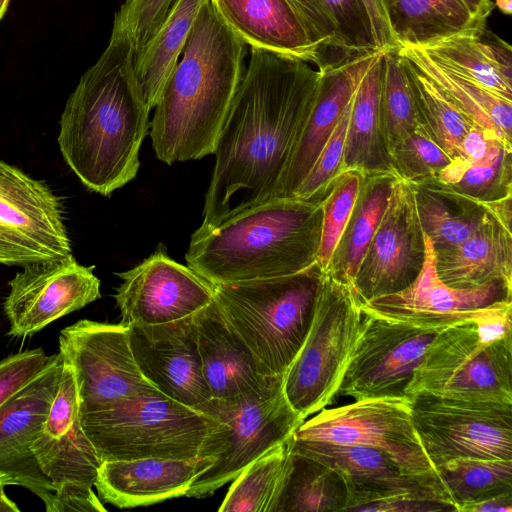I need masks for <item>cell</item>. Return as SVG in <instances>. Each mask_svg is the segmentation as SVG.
Instances as JSON below:
<instances>
[{
	"label": "cell",
	"mask_w": 512,
	"mask_h": 512,
	"mask_svg": "<svg viewBox=\"0 0 512 512\" xmlns=\"http://www.w3.org/2000/svg\"><path fill=\"white\" fill-rule=\"evenodd\" d=\"M200 411L217 421L200 453L214 461L192 482L186 497L214 493L250 463L287 441L304 421L285 397L283 376H271L259 388L237 398L211 399Z\"/></svg>",
	"instance_id": "7"
},
{
	"label": "cell",
	"mask_w": 512,
	"mask_h": 512,
	"mask_svg": "<svg viewBox=\"0 0 512 512\" xmlns=\"http://www.w3.org/2000/svg\"><path fill=\"white\" fill-rule=\"evenodd\" d=\"M9 4V0H0V20L2 19L6 9H7V6Z\"/></svg>",
	"instance_id": "54"
},
{
	"label": "cell",
	"mask_w": 512,
	"mask_h": 512,
	"mask_svg": "<svg viewBox=\"0 0 512 512\" xmlns=\"http://www.w3.org/2000/svg\"><path fill=\"white\" fill-rule=\"evenodd\" d=\"M504 148L512 150L493 133L473 125L461 140L459 158L478 164L492 160Z\"/></svg>",
	"instance_id": "47"
},
{
	"label": "cell",
	"mask_w": 512,
	"mask_h": 512,
	"mask_svg": "<svg viewBox=\"0 0 512 512\" xmlns=\"http://www.w3.org/2000/svg\"><path fill=\"white\" fill-rule=\"evenodd\" d=\"M424 259L425 233L414 188L411 182L398 177L352 290L360 304L401 291L416 279Z\"/></svg>",
	"instance_id": "17"
},
{
	"label": "cell",
	"mask_w": 512,
	"mask_h": 512,
	"mask_svg": "<svg viewBox=\"0 0 512 512\" xmlns=\"http://www.w3.org/2000/svg\"><path fill=\"white\" fill-rule=\"evenodd\" d=\"M192 317L129 325L130 346L147 381L166 397L200 411L212 397L202 374Z\"/></svg>",
	"instance_id": "22"
},
{
	"label": "cell",
	"mask_w": 512,
	"mask_h": 512,
	"mask_svg": "<svg viewBox=\"0 0 512 512\" xmlns=\"http://www.w3.org/2000/svg\"><path fill=\"white\" fill-rule=\"evenodd\" d=\"M300 13L303 15L305 20H308L312 14L311 0H291Z\"/></svg>",
	"instance_id": "52"
},
{
	"label": "cell",
	"mask_w": 512,
	"mask_h": 512,
	"mask_svg": "<svg viewBox=\"0 0 512 512\" xmlns=\"http://www.w3.org/2000/svg\"><path fill=\"white\" fill-rule=\"evenodd\" d=\"M400 57L413 91L421 126L452 159L459 158L461 140L474 124L410 60Z\"/></svg>",
	"instance_id": "38"
},
{
	"label": "cell",
	"mask_w": 512,
	"mask_h": 512,
	"mask_svg": "<svg viewBox=\"0 0 512 512\" xmlns=\"http://www.w3.org/2000/svg\"><path fill=\"white\" fill-rule=\"evenodd\" d=\"M380 119L389 158L398 144L421 125L413 91L397 50L383 54Z\"/></svg>",
	"instance_id": "39"
},
{
	"label": "cell",
	"mask_w": 512,
	"mask_h": 512,
	"mask_svg": "<svg viewBox=\"0 0 512 512\" xmlns=\"http://www.w3.org/2000/svg\"><path fill=\"white\" fill-rule=\"evenodd\" d=\"M59 353L74 371L80 415L158 391L135 361L129 325L79 320L61 330Z\"/></svg>",
	"instance_id": "14"
},
{
	"label": "cell",
	"mask_w": 512,
	"mask_h": 512,
	"mask_svg": "<svg viewBox=\"0 0 512 512\" xmlns=\"http://www.w3.org/2000/svg\"><path fill=\"white\" fill-rule=\"evenodd\" d=\"M421 49L441 66L512 101V49L486 28Z\"/></svg>",
	"instance_id": "28"
},
{
	"label": "cell",
	"mask_w": 512,
	"mask_h": 512,
	"mask_svg": "<svg viewBox=\"0 0 512 512\" xmlns=\"http://www.w3.org/2000/svg\"><path fill=\"white\" fill-rule=\"evenodd\" d=\"M437 472L457 512L512 493V460L456 458L438 467Z\"/></svg>",
	"instance_id": "37"
},
{
	"label": "cell",
	"mask_w": 512,
	"mask_h": 512,
	"mask_svg": "<svg viewBox=\"0 0 512 512\" xmlns=\"http://www.w3.org/2000/svg\"><path fill=\"white\" fill-rule=\"evenodd\" d=\"M438 332L364 314L338 393L355 401L406 397V388Z\"/></svg>",
	"instance_id": "16"
},
{
	"label": "cell",
	"mask_w": 512,
	"mask_h": 512,
	"mask_svg": "<svg viewBox=\"0 0 512 512\" xmlns=\"http://www.w3.org/2000/svg\"><path fill=\"white\" fill-rule=\"evenodd\" d=\"M511 153L504 148L492 160L468 164L455 184L442 187L480 204L512 196Z\"/></svg>",
	"instance_id": "43"
},
{
	"label": "cell",
	"mask_w": 512,
	"mask_h": 512,
	"mask_svg": "<svg viewBox=\"0 0 512 512\" xmlns=\"http://www.w3.org/2000/svg\"><path fill=\"white\" fill-rule=\"evenodd\" d=\"M377 51L321 67L322 78L314 107L280 180L276 198H293L350 103Z\"/></svg>",
	"instance_id": "24"
},
{
	"label": "cell",
	"mask_w": 512,
	"mask_h": 512,
	"mask_svg": "<svg viewBox=\"0 0 512 512\" xmlns=\"http://www.w3.org/2000/svg\"><path fill=\"white\" fill-rule=\"evenodd\" d=\"M351 102L342 113L309 173L296 190L293 198L322 200L329 186L340 172L348 130Z\"/></svg>",
	"instance_id": "44"
},
{
	"label": "cell",
	"mask_w": 512,
	"mask_h": 512,
	"mask_svg": "<svg viewBox=\"0 0 512 512\" xmlns=\"http://www.w3.org/2000/svg\"><path fill=\"white\" fill-rule=\"evenodd\" d=\"M439 278L453 288L468 289L494 282L512 285L511 227L491 212L459 245L435 253Z\"/></svg>",
	"instance_id": "27"
},
{
	"label": "cell",
	"mask_w": 512,
	"mask_h": 512,
	"mask_svg": "<svg viewBox=\"0 0 512 512\" xmlns=\"http://www.w3.org/2000/svg\"><path fill=\"white\" fill-rule=\"evenodd\" d=\"M322 200L276 198L199 227L187 266L213 285L282 277L316 265Z\"/></svg>",
	"instance_id": "4"
},
{
	"label": "cell",
	"mask_w": 512,
	"mask_h": 512,
	"mask_svg": "<svg viewBox=\"0 0 512 512\" xmlns=\"http://www.w3.org/2000/svg\"><path fill=\"white\" fill-rule=\"evenodd\" d=\"M62 364L60 353L53 354L33 380L0 405V475L8 485L22 486L39 497L47 512H56V492L31 445L49 413Z\"/></svg>",
	"instance_id": "21"
},
{
	"label": "cell",
	"mask_w": 512,
	"mask_h": 512,
	"mask_svg": "<svg viewBox=\"0 0 512 512\" xmlns=\"http://www.w3.org/2000/svg\"><path fill=\"white\" fill-rule=\"evenodd\" d=\"M397 178L394 173L364 175L352 214L324 272L351 289Z\"/></svg>",
	"instance_id": "33"
},
{
	"label": "cell",
	"mask_w": 512,
	"mask_h": 512,
	"mask_svg": "<svg viewBox=\"0 0 512 512\" xmlns=\"http://www.w3.org/2000/svg\"><path fill=\"white\" fill-rule=\"evenodd\" d=\"M244 55L245 43L207 0L154 107L149 135L160 161L172 165L214 153Z\"/></svg>",
	"instance_id": "3"
},
{
	"label": "cell",
	"mask_w": 512,
	"mask_h": 512,
	"mask_svg": "<svg viewBox=\"0 0 512 512\" xmlns=\"http://www.w3.org/2000/svg\"><path fill=\"white\" fill-rule=\"evenodd\" d=\"M397 52L417 69L471 122L512 148V101L441 66L421 48L406 46Z\"/></svg>",
	"instance_id": "31"
},
{
	"label": "cell",
	"mask_w": 512,
	"mask_h": 512,
	"mask_svg": "<svg viewBox=\"0 0 512 512\" xmlns=\"http://www.w3.org/2000/svg\"><path fill=\"white\" fill-rule=\"evenodd\" d=\"M31 449L55 489L56 512L107 511L92 490L101 461L82 428L75 374L64 359L56 394Z\"/></svg>",
	"instance_id": "11"
},
{
	"label": "cell",
	"mask_w": 512,
	"mask_h": 512,
	"mask_svg": "<svg viewBox=\"0 0 512 512\" xmlns=\"http://www.w3.org/2000/svg\"><path fill=\"white\" fill-rule=\"evenodd\" d=\"M369 16L378 50H397L381 0H362Z\"/></svg>",
	"instance_id": "48"
},
{
	"label": "cell",
	"mask_w": 512,
	"mask_h": 512,
	"mask_svg": "<svg viewBox=\"0 0 512 512\" xmlns=\"http://www.w3.org/2000/svg\"><path fill=\"white\" fill-rule=\"evenodd\" d=\"M202 374L212 399L229 400L262 386L271 376L213 301L192 317Z\"/></svg>",
	"instance_id": "26"
},
{
	"label": "cell",
	"mask_w": 512,
	"mask_h": 512,
	"mask_svg": "<svg viewBox=\"0 0 512 512\" xmlns=\"http://www.w3.org/2000/svg\"><path fill=\"white\" fill-rule=\"evenodd\" d=\"M360 306L364 314L435 331L475 323L480 338L488 342L512 334V285L448 286L437 274L435 251L426 235L425 259L416 279L401 291Z\"/></svg>",
	"instance_id": "9"
},
{
	"label": "cell",
	"mask_w": 512,
	"mask_h": 512,
	"mask_svg": "<svg viewBox=\"0 0 512 512\" xmlns=\"http://www.w3.org/2000/svg\"><path fill=\"white\" fill-rule=\"evenodd\" d=\"M292 437L380 449L406 473L441 482L417 435L410 400L406 397L369 398L324 408L308 421H303Z\"/></svg>",
	"instance_id": "12"
},
{
	"label": "cell",
	"mask_w": 512,
	"mask_h": 512,
	"mask_svg": "<svg viewBox=\"0 0 512 512\" xmlns=\"http://www.w3.org/2000/svg\"><path fill=\"white\" fill-rule=\"evenodd\" d=\"M461 2L475 19L485 23L494 6L491 0H461Z\"/></svg>",
	"instance_id": "50"
},
{
	"label": "cell",
	"mask_w": 512,
	"mask_h": 512,
	"mask_svg": "<svg viewBox=\"0 0 512 512\" xmlns=\"http://www.w3.org/2000/svg\"><path fill=\"white\" fill-rule=\"evenodd\" d=\"M397 46L426 47L460 34L480 33L486 23L475 19L461 0H381Z\"/></svg>",
	"instance_id": "30"
},
{
	"label": "cell",
	"mask_w": 512,
	"mask_h": 512,
	"mask_svg": "<svg viewBox=\"0 0 512 512\" xmlns=\"http://www.w3.org/2000/svg\"><path fill=\"white\" fill-rule=\"evenodd\" d=\"M316 2L335 27L337 48L343 58L378 50L362 0H316Z\"/></svg>",
	"instance_id": "42"
},
{
	"label": "cell",
	"mask_w": 512,
	"mask_h": 512,
	"mask_svg": "<svg viewBox=\"0 0 512 512\" xmlns=\"http://www.w3.org/2000/svg\"><path fill=\"white\" fill-rule=\"evenodd\" d=\"M324 272L214 285L221 313L270 376H283L308 334Z\"/></svg>",
	"instance_id": "5"
},
{
	"label": "cell",
	"mask_w": 512,
	"mask_h": 512,
	"mask_svg": "<svg viewBox=\"0 0 512 512\" xmlns=\"http://www.w3.org/2000/svg\"><path fill=\"white\" fill-rule=\"evenodd\" d=\"M23 268L9 281L3 303L12 337L30 336L101 297L94 266L79 264L72 253Z\"/></svg>",
	"instance_id": "18"
},
{
	"label": "cell",
	"mask_w": 512,
	"mask_h": 512,
	"mask_svg": "<svg viewBox=\"0 0 512 512\" xmlns=\"http://www.w3.org/2000/svg\"><path fill=\"white\" fill-rule=\"evenodd\" d=\"M290 438L250 463L234 479L218 511H274L289 467Z\"/></svg>",
	"instance_id": "36"
},
{
	"label": "cell",
	"mask_w": 512,
	"mask_h": 512,
	"mask_svg": "<svg viewBox=\"0 0 512 512\" xmlns=\"http://www.w3.org/2000/svg\"><path fill=\"white\" fill-rule=\"evenodd\" d=\"M363 316L353 290L324 273L308 334L283 375L285 397L304 420L338 393Z\"/></svg>",
	"instance_id": "8"
},
{
	"label": "cell",
	"mask_w": 512,
	"mask_h": 512,
	"mask_svg": "<svg viewBox=\"0 0 512 512\" xmlns=\"http://www.w3.org/2000/svg\"><path fill=\"white\" fill-rule=\"evenodd\" d=\"M226 25L245 44L327 65L321 45L291 0H210Z\"/></svg>",
	"instance_id": "23"
},
{
	"label": "cell",
	"mask_w": 512,
	"mask_h": 512,
	"mask_svg": "<svg viewBox=\"0 0 512 512\" xmlns=\"http://www.w3.org/2000/svg\"><path fill=\"white\" fill-rule=\"evenodd\" d=\"M390 160L399 178L417 183L434 179L452 158L420 125L398 144Z\"/></svg>",
	"instance_id": "41"
},
{
	"label": "cell",
	"mask_w": 512,
	"mask_h": 512,
	"mask_svg": "<svg viewBox=\"0 0 512 512\" xmlns=\"http://www.w3.org/2000/svg\"><path fill=\"white\" fill-rule=\"evenodd\" d=\"M405 394L512 404V335L485 342L475 323L439 331Z\"/></svg>",
	"instance_id": "10"
},
{
	"label": "cell",
	"mask_w": 512,
	"mask_h": 512,
	"mask_svg": "<svg viewBox=\"0 0 512 512\" xmlns=\"http://www.w3.org/2000/svg\"><path fill=\"white\" fill-rule=\"evenodd\" d=\"M342 476L322 462L290 455L288 471L273 512H340L347 503Z\"/></svg>",
	"instance_id": "35"
},
{
	"label": "cell",
	"mask_w": 512,
	"mask_h": 512,
	"mask_svg": "<svg viewBox=\"0 0 512 512\" xmlns=\"http://www.w3.org/2000/svg\"><path fill=\"white\" fill-rule=\"evenodd\" d=\"M8 482L5 477L0 475V512H19L17 504L12 501L5 493V486Z\"/></svg>",
	"instance_id": "51"
},
{
	"label": "cell",
	"mask_w": 512,
	"mask_h": 512,
	"mask_svg": "<svg viewBox=\"0 0 512 512\" xmlns=\"http://www.w3.org/2000/svg\"><path fill=\"white\" fill-rule=\"evenodd\" d=\"M290 450L314 458L342 476L348 492L345 512H368L379 502L399 497L438 501L455 507L441 482L406 473L380 449L296 440L291 436Z\"/></svg>",
	"instance_id": "20"
},
{
	"label": "cell",
	"mask_w": 512,
	"mask_h": 512,
	"mask_svg": "<svg viewBox=\"0 0 512 512\" xmlns=\"http://www.w3.org/2000/svg\"><path fill=\"white\" fill-rule=\"evenodd\" d=\"M175 0H126L116 13L113 27L124 31L135 56L150 41Z\"/></svg>",
	"instance_id": "45"
},
{
	"label": "cell",
	"mask_w": 512,
	"mask_h": 512,
	"mask_svg": "<svg viewBox=\"0 0 512 512\" xmlns=\"http://www.w3.org/2000/svg\"><path fill=\"white\" fill-rule=\"evenodd\" d=\"M128 35L112 28L109 44L81 77L60 119L62 156L90 191L109 196L133 180L150 127V109L134 77Z\"/></svg>",
	"instance_id": "2"
},
{
	"label": "cell",
	"mask_w": 512,
	"mask_h": 512,
	"mask_svg": "<svg viewBox=\"0 0 512 512\" xmlns=\"http://www.w3.org/2000/svg\"><path fill=\"white\" fill-rule=\"evenodd\" d=\"M321 78L306 61L251 47L213 153L201 228L275 199Z\"/></svg>",
	"instance_id": "1"
},
{
	"label": "cell",
	"mask_w": 512,
	"mask_h": 512,
	"mask_svg": "<svg viewBox=\"0 0 512 512\" xmlns=\"http://www.w3.org/2000/svg\"><path fill=\"white\" fill-rule=\"evenodd\" d=\"M423 449L436 468L456 458L512 460V404L409 398Z\"/></svg>",
	"instance_id": "13"
},
{
	"label": "cell",
	"mask_w": 512,
	"mask_h": 512,
	"mask_svg": "<svg viewBox=\"0 0 512 512\" xmlns=\"http://www.w3.org/2000/svg\"><path fill=\"white\" fill-rule=\"evenodd\" d=\"M420 223L435 253L470 237L486 220L483 204L431 182L412 183Z\"/></svg>",
	"instance_id": "34"
},
{
	"label": "cell",
	"mask_w": 512,
	"mask_h": 512,
	"mask_svg": "<svg viewBox=\"0 0 512 512\" xmlns=\"http://www.w3.org/2000/svg\"><path fill=\"white\" fill-rule=\"evenodd\" d=\"M462 512H512V493L468 505Z\"/></svg>",
	"instance_id": "49"
},
{
	"label": "cell",
	"mask_w": 512,
	"mask_h": 512,
	"mask_svg": "<svg viewBox=\"0 0 512 512\" xmlns=\"http://www.w3.org/2000/svg\"><path fill=\"white\" fill-rule=\"evenodd\" d=\"M42 348L25 350L0 360V405L33 380L51 361Z\"/></svg>",
	"instance_id": "46"
},
{
	"label": "cell",
	"mask_w": 512,
	"mask_h": 512,
	"mask_svg": "<svg viewBox=\"0 0 512 512\" xmlns=\"http://www.w3.org/2000/svg\"><path fill=\"white\" fill-rule=\"evenodd\" d=\"M364 175L358 170L340 172L322 199L321 236L316 264L323 272L352 214Z\"/></svg>",
	"instance_id": "40"
},
{
	"label": "cell",
	"mask_w": 512,
	"mask_h": 512,
	"mask_svg": "<svg viewBox=\"0 0 512 512\" xmlns=\"http://www.w3.org/2000/svg\"><path fill=\"white\" fill-rule=\"evenodd\" d=\"M383 54V50L378 51L352 97L340 172L396 174L385 147L380 119Z\"/></svg>",
	"instance_id": "29"
},
{
	"label": "cell",
	"mask_w": 512,
	"mask_h": 512,
	"mask_svg": "<svg viewBox=\"0 0 512 512\" xmlns=\"http://www.w3.org/2000/svg\"><path fill=\"white\" fill-rule=\"evenodd\" d=\"M71 252L61 198L0 160V264L24 266Z\"/></svg>",
	"instance_id": "15"
},
{
	"label": "cell",
	"mask_w": 512,
	"mask_h": 512,
	"mask_svg": "<svg viewBox=\"0 0 512 512\" xmlns=\"http://www.w3.org/2000/svg\"><path fill=\"white\" fill-rule=\"evenodd\" d=\"M213 461L212 457L103 461L94 486L99 498L118 508L148 506L184 496Z\"/></svg>",
	"instance_id": "25"
},
{
	"label": "cell",
	"mask_w": 512,
	"mask_h": 512,
	"mask_svg": "<svg viewBox=\"0 0 512 512\" xmlns=\"http://www.w3.org/2000/svg\"><path fill=\"white\" fill-rule=\"evenodd\" d=\"M207 0H175L150 41L134 58L138 93L151 110L176 66L198 12Z\"/></svg>",
	"instance_id": "32"
},
{
	"label": "cell",
	"mask_w": 512,
	"mask_h": 512,
	"mask_svg": "<svg viewBox=\"0 0 512 512\" xmlns=\"http://www.w3.org/2000/svg\"><path fill=\"white\" fill-rule=\"evenodd\" d=\"M496 6L506 15L511 14L512 0H496Z\"/></svg>",
	"instance_id": "53"
},
{
	"label": "cell",
	"mask_w": 512,
	"mask_h": 512,
	"mask_svg": "<svg viewBox=\"0 0 512 512\" xmlns=\"http://www.w3.org/2000/svg\"><path fill=\"white\" fill-rule=\"evenodd\" d=\"M80 416L101 462L197 458L217 427L213 417L159 391L131 396Z\"/></svg>",
	"instance_id": "6"
},
{
	"label": "cell",
	"mask_w": 512,
	"mask_h": 512,
	"mask_svg": "<svg viewBox=\"0 0 512 512\" xmlns=\"http://www.w3.org/2000/svg\"><path fill=\"white\" fill-rule=\"evenodd\" d=\"M117 276L123 281L114 298L121 323L126 325H160L190 318L214 299V285L170 258L162 244Z\"/></svg>",
	"instance_id": "19"
}]
</instances>
